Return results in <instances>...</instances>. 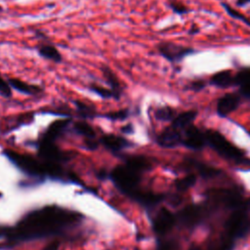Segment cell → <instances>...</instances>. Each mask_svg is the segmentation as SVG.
Instances as JSON below:
<instances>
[{
	"mask_svg": "<svg viewBox=\"0 0 250 250\" xmlns=\"http://www.w3.org/2000/svg\"><path fill=\"white\" fill-rule=\"evenodd\" d=\"M81 216L73 211L46 206L26 214L15 228H8L7 237L11 240H30L61 233L73 226Z\"/></svg>",
	"mask_w": 250,
	"mask_h": 250,
	"instance_id": "1",
	"label": "cell"
},
{
	"mask_svg": "<svg viewBox=\"0 0 250 250\" xmlns=\"http://www.w3.org/2000/svg\"><path fill=\"white\" fill-rule=\"evenodd\" d=\"M5 155L21 171L24 173L35 176L44 177L45 175L50 176H60L62 173L61 167L57 163L52 162H40L30 155L21 154L14 150L7 149L4 151Z\"/></svg>",
	"mask_w": 250,
	"mask_h": 250,
	"instance_id": "2",
	"label": "cell"
},
{
	"mask_svg": "<svg viewBox=\"0 0 250 250\" xmlns=\"http://www.w3.org/2000/svg\"><path fill=\"white\" fill-rule=\"evenodd\" d=\"M206 143L223 158L233 161L236 164L250 166V159L245 157L244 151L231 144L220 132L209 129L204 132Z\"/></svg>",
	"mask_w": 250,
	"mask_h": 250,
	"instance_id": "3",
	"label": "cell"
},
{
	"mask_svg": "<svg viewBox=\"0 0 250 250\" xmlns=\"http://www.w3.org/2000/svg\"><path fill=\"white\" fill-rule=\"evenodd\" d=\"M204 195L207 201L215 207H225L234 210L250 211V198L234 188H211L206 190Z\"/></svg>",
	"mask_w": 250,
	"mask_h": 250,
	"instance_id": "4",
	"label": "cell"
},
{
	"mask_svg": "<svg viewBox=\"0 0 250 250\" xmlns=\"http://www.w3.org/2000/svg\"><path fill=\"white\" fill-rule=\"evenodd\" d=\"M141 171L125 163L124 165H119L113 169L111 172V179L120 191L133 198L139 191L138 185L141 179Z\"/></svg>",
	"mask_w": 250,
	"mask_h": 250,
	"instance_id": "5",
	"label": "cell"
},
{
	"mask_svg": "<svg viewBox=\"0 0 250 250\" xmlns=\"http://www.w3.org/2000/svg\"><path fill=\"white\" fill-rule=\"evenodd\" d=\"M225 234L235 240L244 238L250 234L249 211L234 210L224 224Z\"/></svg>",
	"mask_w": 250,
	"mask_h": 250,
	"instance_id": "6",
	"label": "cell"
},
{
	"mask_svg": "<svg viewBox=\"0 0 250 250\" xmlns=\"http://www.w3.org/2000/svg\"><path fill=\"white\" fill-rule=\"evenodd\" d=\"M209 213V206L203 204H189L181 209L177 214V223L186 229H193L201 224Z\"/></svg>",
	"mask_w": 250,
	"mask_h": 250,
	"instance_id": "7",
	"label": "cell"
},
{
	"mask_svg": "<svg viewBox=\"0 0 250 250\" xmlns=\"http://www.w3.org/2000/svg\"><path fill=\"white\" fill-rule=\"evenodd\" d=\"M159 54L171 63H179L184 58L195 53L190 47H186L173 42H162L157 46Z\"/></svg>",
	"mask_w": 250,
	"mask_h": 250,
	"instance_id": "8",
	"label": "cell"
},
{
	"mask_svg": "<svg viewBox=\"0 0 250 250\" xmlns=\"http://www.w3.org/2000/svg\"><path fill=\"white\" fill-rule=\"evenodd\" d=\"M177 218L169 209L162 207L152 220V229L157 235H165L176 225Z\"/></svg>",
	"mask_w": 250,
	"mask_h": 250,
	"instance_id": "9",
	"label": "cell"
},
{
	"mask_svg": "<svg viewBox=\"0 0 250 250\" xmlns=\"http://www.w3.org/2000/svg\"><path fill=\"white\" fill-rule=\"evenodd\" d=\"M205 144H207L205 134L193 124L188 125L183 130L182 145L186 147L193 150H200L205 146Z\"/></svg>",
	"mask_w": 250,
	"mask_h": 250,
	"instance_id": "10",
	"label": "cell"
},
{
	"mask_svg": "<svg viewBox=\"0 0 250 250\" xmlns=\"http://www.w3.org/2000/svg\"><path fill=\"white\" fill-rule=\"evenodd\" d=\"M241 102V96L237 93H228L221 97L217 103V113L221 117H226L236 110Z\"/></svg>",
	"mask_w": 250,
	"mask_h": 250,
	"instance_id": "11",
	"label": "cell"
},
{
	"mask_svg": "<svg viewBox=\"0 0 250 250\" xmlns=\"http://www.w3.org/2000/svg\"><path fill=\"white\" fill-rule=\"evenodd\" d=\"M183 133L181 130L170 125L164 129L157 137V143L160 146L171 148L176 147L182 144Z\"/></svg>",
	"mask_w": 250,
	"mask_h": 250,
	"instance_id": "12",
	"label": "cell"
},
{
	"mask_svg": "<svg viewBox=\"0 0 250 250\" xmlns=\"http://www.w3.org/2000/svg\"><path fill=\"white\" fill-rule=\"evenodd\" d=\"M184 164H185V167L188 168H192L194 170L197 171V173L202 177V178H205V179H211V178H215L217 176H219L222 171L216 167H213V166H210L208 164H205L203 162H199V161H196L194 159H187L184 161Z\"/></svg>",
	"mask_w": 250,
	"mask_h": 250,
	"instance_id": "13",
	"label": "cell"
},
{
	"mask_svg": "<svg viewBox=\"0 0 250 250\" xmlns=\"http://www.w3.org/2000/svg\"><path fill=\"white\" fill-rule=\"evenodd\" d=\"M39 154L46 160V162L56 163L57 161H61L62 159V152L59 150V148L54 145V142H49L46 140H42L39 145Z\"/></svg>",
	"mask_w": 250,
	"mask_h": 250,
	"instance_id": "14",
	"label": "cell"
},
{
	"mask_svg": "<svg viewBox=\"0 0 250 250\" xmlns=\"http://www.w3.org/2000/svg\"><path fill=\"white\" fill-rule=\"evenodd\" d=\"M234 86L239 87V94L250 100V66L242 67L234 73Z\"/></svg>",
	"mask_w": 250,
	"mask_h": 250,
	"instance_id": "15",
	"label": "cell"
},
{
	"mask_svg": "<svg viewBox=\"0 0 250 250\" xmlns=\"http://www.w3.org/2000/svg\"><path fill=\"white\" fill-rule=\"evenodd\" d=\"M233 248L234 240L224 233L220 237L211 240L205 249L199 245H192L188 250H233Z\"/></svg>",
	"mask_w": 250,
	"mask_h": 250,
	"instance_id": "16",
	"label": "cell"
},
{
	"mask_svg": "<svg viewBox=\"0 0 250 250\" xmlns=\"http://www.w3.org/2000/svg\"><path fill=\"white\" fill-rule=\"evenodd\" d=\"M102 73H103L106 83L108 84L109 89L112 91V93L114 95V99L119 100L121 93H122V86H121V83H120L118 77L113 72V70L107 65L102 66Z\"/></svg>",
	"mask_w": 250,
	"mask_h": 250,
	"instance_id": "17",
	"label": "cell"
},
{
	"mask_svg": "<svg viewBox=\"0 0 250 250\" xmlns=\"http://www.w3.org/2000/svg\"><path fill=\"white\" fill-rule=\"evenodd\" d=\"M210 83L223 89L232 87L234 86V73L229 69L219 71L211 77Z\"/></svg>",
	"mask_w": 250,
	"mask_h": 250,
	"instance_id": "18",
	"label": "cell"
},
{
	"mask_svg": "<svg viewBox=\"0 0 250 250\" xmlns=\"http://www.w3.org/2000/svg\"><path fill=\"white\" fill-rule=\"evenodd\" d=\"M8 83L10 84L11 88H13L22 94H25V95L35 96L42 92V88L39 87L38 85L29 84V83L24 82L18 78H9Z\"/></svg>",
	"mask_w": 250,
	"mask_h": 250,
	"instance_id": "19",
	"label": "cell"
},
{
	"mask_svg": "<svg viewBox=\"0 0 250 250\" xmlns=\"http://www.w3.org/2000/svg\"><path fill=\"white\" fill-rule=\"evenodd\" d=\"M103 145L111 151H120L130 146L129 141L116 135H105L102 138Z\"/></svg>",
	"mask_w": 250,
	"mask_h": 250,
	"instance_id": "20",
	"label": "cell"
},
{
	"mask_svg": "<svg viewBox=\"0 0 250 250\" xmlns=\"http://www.w3.org/2000/svg\"><path fill=\"white\" fill-rule=\"evenodd\" d=\"M37 52L42 58L48 61H52L54 62H61L62 61V56L61 52L52 44L42 43L38 45Z\"/></svg>",
	"mask_w": 250,
	"mask_h": 250,
	"instance_id": "21",
	"label": "cell"
},
{
	"mask_svg": "<svg viewBox=\"0 0 250 250\" xmlns=\"http://www.w3.org/2000/svg\"><path fill=\"white\" fill-rule=\"evenodd\" d=\"M197 115V111L195 110H188L184 111L174 117L171 125L181 131L187 128L188 125L192 124V121L195 119Z\"/></svg>",
	"mask_w": 250,
	"mask_h": 250,
	"instance_id": "22",
	"label": "cell"
},
{
	"mask_svg": "<svg viewBox=\"0 0 250 250\" xmlns=\"http://www.w3.org/2000/svg\"><path fill=\"white\" fill-rule=\"evenodd\" d=\"M133 198L146 207H153L164 199V195L152 192H142L139 190Z\"/></svg>",
	"mask_w": 250,
	"mask_h": 250,
	"instance_id": "23",
	"label": "cell"
},
{
	"mask_svg": "<svg viewBox=\"0 0 250 250\" xmlns=\"http://www.w3.org/2000/svg\"><path fill=\"white\" fill-rule=\"evenodd\" d=\"M68 124V120L63 119V120H56L53 122L47 129L46 133L43 136V140L49 141V142H54L65 129V127Z\"/></svg>",
	"mask_w": 250,
	"mask_h": 250,
	"instance_id": "24",
	"label": "cell"
},
{
	"mask_svg": "<svg viewBox=\"0 0 250 250\" xmlns=\"http://www.w3.org/2000/svg\"><path fill=\"white\" fill-rule=\"evenodd\" d=\"M125 163H127L128 165H130V166L136 168L137 170L141 171L142 173L145 172V171H146V170H148V169L150 168V163H149V161H148L146 157H144V156H139V155L129 157V158L126 160Z\"/></svg>",
	"mask_w": 250,
	"mask_h": 250,
	"instance_id": "25",
	"label": "cell"
},
{
	"mask_svg": "<svg viewBox=\"0 0 250 250\" xmlns=\"http://www.w3.org/2000/svg\"><path fill=\"white\" fill-rule=\"evenodd\" d=\"M196 182V176L193 174H189L185 176L184 178L178 179L175 182V187L178 191H186L190 188Z\"/></svg>",
	"mask_w": 250,
	"mask_h": 250,
	"instance_id": "26",
	"label": "cell"
},
{
	"mask_svg": "<svg viewBox=\"0 0 250 250\" xmlns=\"http://www.w3.org/2000/svg\"><path fill=\"white\" fill-rule=\"evenodd\" d=\"M176 116V111L170 106H162L155 110V117L160 121H172Z\"/></svg>",
	"mask_w": 250,
	"mask_h": 250,
	"instance_id": "27",
	"label": "cell"
},
{
	"mask_svg": "<svg viewBox=\"0 0 250 250\" xmlns=\"http://www.w3.org/2000/svg\"><path fill=\"white\" fill-rule=\"evenodd\" d=\"M74 129L78 134H80L88 139H93L95 137V132H94L93 128L88 123H86L84 121L76 122L74 124Z\"/></svg>",
	"mask_w": 250,
	"mask_h": 250,
	"instance_id": "28",
	"label": "cell"
},
{
	"mask_svg": "<svg viewBox=\"0 0 250 250\" xmlns=\"http://www.w3.org/2000/svg\"><path fill=\"white\" fill-rule=\"evenodd\" d=\"M74 103L76 104L78 112L83 117L89 118V117H93V116L96 115V110H95V107L93 105L85 104L84 102H80V101H75Z\"/></svg>",
	"mask_w": 250,
	"mask_h": 250,
	"instance_id": "29",
	"label": "cell"
},
{
	"mask_svg": "<svg viewBox=\"0 0 250 250\" xmlns=\"http://www.w3.org/2000/svg\"><path fill=\"white\" fill-rule=\"evenodd\" d=\"M222 6L224 7V9L226 10V12L233 19L238 20L242 22H244L246 25L250 26V20L248 18H246L243 14H241L240 12H238L237 10H235L234 8H232L231 6H229L228 3H222Z\"/></svg>",
	"mask_w": 250,
	"mask_h": 250,
	"instance_id": "30",
	"label": "cell"
},
{
	"mask_svg": "<svg viewBox=\"0 0 250 250\" xmlns=\"http://www.w3.org/2000/svg\"><path fill=\"white\" fill-rule=\"evenodd\" d=\"M89 88L92 92L99 95L103 99H110V98L114 99V95L109 88H105V87H103L98 84H91Z\"/></svg>",
	"mask_w": 250,
	"mask_h": 250,
	"instance_id": "31",
	"label": "cell"
},
{
	"mask_svg": "<svg viewBox=\"0 0 250 250\" xmlns=\"http://www.w3.org/2000/svg\"><path fill=\"white\" fill-rule=\"evenodd\" d=\"M169 7L177 15H184L188 12V9L184 4L178 1H171L169 3Z\"/></svg>",
	"mask_w": 250,
	"mask_h": 250,
	"instance_id": "32",
	"label": "cell"
},
{
	"mask_svg": "<svg viewBox=\"0 0 250 250\" xmlns=\"http://www.w3.org/2000/svg\"><path fill=\"white\" fill-rule=\"evenodd\" d=\"M11 95H12V90H11L10 84L0 74V96L4 98H9L11 97Z\"/></svg>",
	"mask_w": 250,
	"mask_h": 250,
	"instance_id": "33",
	"label": "cell"
},
{
	"mask_svg": "<svg viewBox=\"0 0 250 250\" xmlns=\"http://www.w3.org/2000/svg\"><path fill=\"white\" fill-rule=\"evenodd\" d=\"M128 114H129V111L127 109H120L117 111L109 112L105 116H106V118L111 119V120H123L128 116Z\"/></svg>",
	"mask_w": 250,
	"mask_h": 250,
	"instance_id": "34",
	"label": "cell"
},
{
	"mask_svg": "<svg viewBox=\"0 0 250 250\" xmlns=\"http://www.w3.org/2000/svg\"><path fill=\"white\" fill-rule=\"evenodd\" d=\"M157 250H179L177 243L174 241H162L158 243Z\"/></svg>",
	"mask_w": 250,
	"mask_h": 250,
	"instance_id": "35",
	"label": "cell"
},
{
	"mask_svg": "<svg viewBox=\"0 0 250 250\" xmlns=\"http://www.w3.org/2000/svg\"><path fill=\"white\" fill-rule=\"evenodd\" d=\"M204 87H205V83H204V81H202V80L193 81V82L190 84V86H189V88H190L191 90H193V91H200V90H202Z\"/></svg>",
	"mask_w": 250,
	"mask_h": 250,
	"instance_id": "36",
	"label": "cell"
},
{
	"mask_svg": "<svg viewBox=\"0 0 250 250\" xmlns=\"http://www.w3.org/2000/svg\"><path fill=\"white\" fill-rule=\"evenodd\" d=\"M59 242L58 241H53V242H51L50 244H48L45 248H44V250H58L59 249Z\"/></svg>",
	"mask_w": 250,
	"mask_h": 250,
	"instance_id": "37",
	"label": "cell"
},
{
	"mask_svg": "<svg viewBox=\"0 0 250 250\" xmlns=\"http://www.w3.org/2000/svg\"><path fill=\"white\" fill-rule=\"evenodd\" d=\"M250 3V0H236V5L239 6V7H242V6H245L247 4Z\"/></svg>",
	"mask_w": 250,
	"mask_h": 250,
	"instance_id": "38",
	"label": "cell"
},
{
	"mask_svg": "<svg viewBox=\"0 0 250 250\" xmlns=\"http://www.w3.org/2000/svg\"><path fill=\"white\" fill-rule=\"evenodd\" d=\"M7 232H8V228L0 227V237L4 236V235H7Z\"/></svg>",
	"mask_w": 250,
	"mask_h": 250,
	"instance_id": "39",
	"label": "cell"
},
{
	"mask_svg": "<svg viewBox=\"0 0 250 250\" xmlns=\"http://www.w3.org/2000/svg\"><path fill=\"white\" fill-rule=\"evenodd\" d=\"M132 126L131 125H127V126H125V127H123L122 128V131L123 132H125V133H129V132H132Z\"/></svg>",
	"mask_w": 250,
	"mask_h": 250,
	"instance_id": "40",
	"label": "cell"
},
{
	"mask_svg": "<svg viewBox=\"0 0 250 250\" xmlns=\"http://www.w3.org/2000/svg\"><path fill=\"white\" fill-rule=\"evenodd\" d=\"M197 31H198V29L195 27V25H193L192 28L189 29V33H190V34H194V33H196Z\"/></svg>",
	"mask_w": 250,
	"mask_h": 250,
	"instance_id": "41",
	"label": "cell"
},
{
	"mask_svg": "<svg viewBox=\"0 0 250 250\" xmlns=\"http://www.w3.org/2000/svg\"><path fill=\"white\" fill-rule=\"evenodd\" d=\"M104 176H105V172H104V170H102V171L98 174V177H99V178H104Z\"/></svg>",
	"mask_w": 250,
	"mask_h": 250,
	"instance_id": "42",
	"label": "cell"
},
{
	"mask_svg": "<svg viewBox=\"0 0 250 250\" xmlns=\"http://www.w3.org/2000/svg\"><path fill=\"white\" fill-rule=\"evenodd\" d=\"M2 10H3V9H2V7H1V6H0V12H1V11H2Z\"/></svg>",
	"mask_w": 250,
	"mask_h": 250,
	"instance_id": "43",
	"label": "cell"
}]
</instances>
